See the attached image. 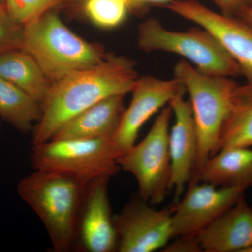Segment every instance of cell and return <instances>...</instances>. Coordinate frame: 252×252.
<instances>
[{
    "instance_id": "4",
    "label": "cell",
    "mask_w": 252,
    "mask_h": 252,
    "mask_svg": "<svg viewBox=\"0 0 252 252\" xmlns=\"http://www.w3.org/2000/svg\"><path fill=\"white\" fill-rule=\"evenodd\" d=\"M23 49L53 83L97 65L108 55L99 44L73 32L54 9L23 26Z\"/></svg>"
},
{
    "instance_id": "24",
    "label": "cell",
    "mask_w": 252,
    "mask_h": 252,
    "mask_svg": "<svg viewBox=\"0 0 252 252\" xmlns=\"http://www.w3.org/2000/svg\"><path fill=\"white\" fill-rule=\"evenodd\" d=\"M221 11V14L236 17L240 10L250 5V0H213Z\"/></svg>"
},
{
    "instance_id": "16",
    "label": "cell",
    "mask_w": 252,
    "mask_h": 252,
    "mask_svg": "<svg viewBox=\"0 0 252 252\" xmlns=\"http://www.w3.org/2000/svg\"><path fill=\"white\" fill-rule=\"evenodd\" d=\"M216 187H243L252 185V149L230 147L210 158L195 180ZM189 183V184H190Z\"/></svg>"
},
{
    "instance_id": "10",
    "label": "cell",
    "mask_w": 252,
    "mask_h": 252,
    "mask_svg": "<svg viewBox=\"0 0 252 252\" xmlns=\"http://www.w3.org/2000/svg\"><path fill=\"white\" fill-rule=\"evenodd\" d=\"M216 187L205 182L189 184L185 197L173 207V238L198 235L243 198L247 189L243 187Z\"/></svg>"
},
{
    "instance_id": "7",
    "label": "cell",
    "mask_w": 252,
    "mask_h": 252,
    "mask_svg": "<svg viewBox=\"0 0 252 252\" xmlns=\"http://www.w3.org/2000/svg\"><path fill=\"white\" fill-rule=\"evenodd\" d=\"M170 105L163 107L148 134L117 159L121 169L137 182L139 196L152 205L165 200L170 185L171 159L169 149Z\"/></svg>"
},
{
    "instance_id": "15",
    "label": "cell",
    "mask_w": 252,
    "mask_h": 252,
    "mask_svg": "<svg viewBox=\"0 0 252 252\" xmlns=\"http://www.w3.org/2000/svg\"><path fill=\"white\" fill-rule=\"evenodd\" d=\"M126 94L99 101L69 119L51 140H94L112 137L125 111Z\"/></svg>"
},
{
    "instance_id": "19",
    "label": "cell",
    "mask_w": 252,
    "mask_h": 252,
    "mask_svg": "<svg viewBox=\"0 0 252 252\" xmlns=\"http://www.w3.org/2000/svg\"><path fill=\"white\" fill-rule=\"evenodd\" d=\"M252 147V89L245 84L222 127L219 152L230 147Z\"/></svg>"
},
{
    "instance_id": "23",
    "label": "cell",
    "mask_w": 252,
    "mask_h": 252,
    "mask_svg": "<svg viewBox=\"0 0 252 252\" xmlns=\"http://www.w3.org/2000/svg\"><path fill=\"white\" fill-rule=\"evenodd\" d=\"M173 243L167 245L164 252H203L197 235H182L177 237Z\"/></svg>"
},
{
    "instance_id": "27",
    "label": "cell",
    "mask_w": 252,
    "mask_h": 252,
    "mask_svg": "<svg viewBox=\"0 0 252 252\" xmlns=\"http://www.w3.org/2000/svg\"><path fill=\"white\" fill-rule=\"evenodd\" d=\"M72 1H74V4L79 5V6H81L83 7L86 0H72Z\"/></svg>"
},
{
    "instance_id": "26",
    "label": "cell",
    "mask_w": 252,
    "mask_h": 252,
    "mask_svg": "<svg viewBox=\"0 0 252 252\" xmlns=\"http://www.w3.org/2000/svg\"><path fill=\"white\" fill-rule=\"evenodd\" d=\"M236 17L240 18L245 23H248L252 26V6L248 5V6L243 7L240 10Z\"/></svg>"
},
{
    "instance_id": "12",
    "label": "cell",
    "mask_w": 252,
    "mask_h": 252,
    "mask_svg": "<svg viewBox=\"0 0 252 252\" xmlns=\"http://www.w3.org/2000/svg\"><path fill=\"white\" fill-rule=\"evenodd\" d=\"M109 180L97 179L88 186L76 239L75 249L81 252H117V235L109 200Z\"/></svg>"
},
{
    "instance_id": "1",
    "label": "cell",
    "mask_w": 252,
    "mask_h": 252,
    "mask_svg": "<svg viewBox=\"0 0 252 252\" xmlns=\"http://www.w3.org/2000/svg\"><path fill=\"white\" fill-rule=\"evenodd\" d=\"M137 63L108 54L100 63L53 83L41 104L42 115L32 131V144L51 140L69 119L99 101L130 93L138 78Z\"/></svg>"
},
{
    "instance_id": "28",
    "label": "cell",
    "mask_w": 252,
    "mask_h": 252,
    "mask_svg": "<svg viewBox=\"0 0 252 252\" xmlns=\"http://www.w3.org/2000/svg\"><path fill=\"white\" fill-rule=\"evenodd\" d=\"M244 252H252V245L251 246L249 247L248 249H246Z\"/></svg>"
},
{
    "instance_id": "2",
    "label": "cell",
    "mask_w": 252,
    "mask_h": 252,
    "mask_svg": "<svg viewBox=\"0 0 252 252\" xmlns=\"http://www.w3.org/2000/svg\"><path fill=\"white\" fill-rule=\"evenodd\" d=\"M89 185L71 176L40 170L18 182V195L40 219L54 252L75 250L78 221Z\"/></svg>"
},
{
    "instance_id": "22",
    "label": "cell",
    "mask_w": 252,
    "mask_h": 252,
    "mask_svg": "<svg viewBox=\"0 0 252 252\" xmlns=\"http://www.w3.org/2000/svg\"><path fill=\"white\" fill-rule=\"evenodd\" d=\"M23 26L15 22L5 5L0 4V54L23 49Z\"/></svg>"
},
{
    "instance_id": "11",
    "label": "cell",
    "mask_w": 252,
    "mask_h": 252,
    "mask_svg": "<svg viewBox=\"0 0 252 252\" xmlns=\"http://www.w3.org/2000/svg\"><path fill=\"white\" fill-rule=\"evenodd\" d=\"M183 91H187L185 86L175 77L170 80L152 76L137 78L131 90L130 105L124 111L119 127L112 136L119 158L135 144L144 124Z\"/></svg>"
},
{
    "instance_id": "14",
    "label": "cell",
    "mask_w": 252,
    "mask_h": 252,
    "mask_svg": "<svg viewBox=\"0 0 252 252\" xmlns=\"http://www.w3.org/2000/svg\"><path fill=\"white\" fill-rule=\"evenodd\" d=\"M197 238L203 252H245L252 245V207L243 197Z\"/></svg>"
},
{
    "instance_id": "20",
    "label": "cell",
    "mask_w": 252,
    "mask_h": 252,
    "mask_svg": "<svg viewBox=\"0 0 252 252\" xmlns=\"http://www.w3.org/2000/svg\"><path fill=\"white\" fill-rule=\"evenodd\" d=\"M83 9L94 24L106 29L120 26L130 11L127 0H86Z\"/></svg>"
},
{
    "instance_id": "18",
    "label": "cell",
    "mask_w": 252,
    "mask_h": 252,
    "mask_svg": "<svg viewBox=\"0 0 252 252\" xmlns=\"http://www.w3.org/2000/svg\"><path fill=\"white\" fill-rule=\"evenodd\" d=\"M42 115L41 104L29 94L0 77V117L20 132L28 134Z\"/></svg>"
},
{
    "instance_id": "25",
    "label": "cell",
    "mask_w": 252,
    "mask_h": 252,
    "mask_svg": "<svg viewBox=\"0 0 252 252\" xmlns=\"http://www.w3.org/2000/svg\"><path fill=\"white\" fill-rule=\"evenodd\" d=\"M172 0H127L130 11L137 14H142L149 8L153 6L163 7Z\"/></svg>"
},
{
    "instance_id": "30",
    "label": "cell",
    "mask_w": 252,
    "mask_h": 252,
    "mask_svg": "<svg viewBox=\"0 0 252 252\" xmlns=\"http://www.w3.org/2000/svg\"><path fill=\"white\" fill-rule=\"evenodd\" d=\"M249 6H252V0H250V5H249Z\"/></svg>"
},
{
    "instance_id": "9",
    "label": "cell",
    "mask_w": 252,
    "mask_h": 252,
    "mask_svg": "<svg viewBox=\"0 0 252 252\" xmlns=\"http://www.w3.org/2000/svg\"><path fill=\"white\" fill-rule=\"evenodd\" d=\"M173 207L157 210L140 198L132 199L113 216L119 252H152L173 238Z\"/></svg>"
},
{
    "instance_id": "13",
    "label": "cell",
    "mask_w": 252,
    "mask_h": 252,
    "mask_svg": "<svg viewBox=\"0 0 252 252\" xmlns=\"http://www.w3.org/2000/svg\"><path fill=\"white\" fill-rule=\"evenodd\" d=\"M186 92L177 94L169 103L175 117L169 135L171 159L169 190H174L175 204L180 201L186 185L191 180L198 158V135L191 104L184 97Z\"/></svg>"
},
{
    "instance_id": "5",
    "label": "cell",
    "mask_w": 252,
    "mask_h": 252,
    "mask_svg": "<svg viewBox=\"0 0 252 252\" xmlns=\"http://www.w3.org/2000/svg\"><path fill=\"white\" fill-rule=\"evenodd\" d=\"M137 46L145 53L165 51L180 55L208 75L242 76L238 63L213 34L200 26L187 31H171L157 18H147L139 25Z\"/></svg>"
},
{
    "instance_id": "6",
    "label": "cell",
    "mask_w": 252,
    "mask_h": 252,
    "mask_svg": "<svg viewBox=\"0 0 252 252\" xmlns=\"http://www.w3.org/2000/svg\"><path fill=\"white\" fill-rule=\"evenodd\" d=\"M118 158L112 137L49 140L32 144L31 154L34 170L64 174L87 183L117 175L121 169Z\"/></svg>"
},
{
    "instance_id": "17",
    "label": "cell",
    "mask_w": 252,
    "mask_h": 252,
    "mask_svg": "<svg viewBox=\"0 0 252 252\" xmlns=\"http://www.w3.org/2000/svg\"><path fill=\"white\" fill-rule=\"evenodd\" d=\"M0 77L17 86L40 104L53 84L35 59L23 49L0 54Z\"/></svg>"
},
{
    "instance_id": "21",
    "label": "cell",
    "mask_w": 252,
    "mask_h": 252,
    "mask_svg": "<svg viewBox=\"0 0 252 252\" xmlns=\"http://www.w3.org/2000/svg\"><path fill=\"white\" fill-rule=\"evenodd\" d=\"M68 0H6V8L15 22L24 26Z\"/></svg>"
},
{
    "instance_id": "3",
    "label": "cell",
    "mask_w": 252,
    "mask_h": 252,
    "mask_svg": "<svg viewBox=\"0 0 252 252\" xmlns=\"http://www.w3.org/2000/svg\"><path fill=\"white\" fill-rule=\"evenodd\" d=\"M174 75L190 96L198 135V158L191 182L207 160L219 152L220 131L238 101L243 85L233 78L201 72L183 59L176 63Z\"/></svg>"
},
{
    "instance_id": "8",
    "label": "cell",
    "mask_w": 252,
    "mask_h": 252,
    "mask_svg": "<svg viewBox=\"0 0 252 252\" xmlns=\"http://www.w3.org/2000/svg\"><path fill=\"white\" fill-rule=\"evenodd\" d=\"M207 30L238 63L252 89V26L235 16L217 14L196 0H172L163 6Z\"/></svg>"
},
{
    "instance_id": "29",
    "label": "cell",
    "mask_w": 252,
    "mask_h": 252,
    "mask_svg": "<svg viewBox=\"0 0 252 252\" xmlns=\"http://www.w3.org/2000/svg\"><path fill=\"white\" fill-rule=\"evenodd\" d=\"M0 4L5 5L6 4V0H0ZM6 6V5H5Z\"/></svg>"
}]
</instances>
